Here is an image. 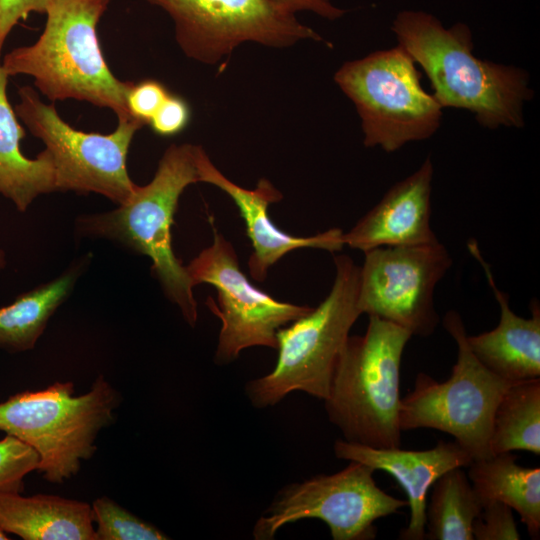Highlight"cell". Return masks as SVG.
I'll return each instance as SVG.
<instances>
[{"instance_id":"cell-1","label":"cell","mask_w":540,"mask_h":540,"mask_svg":"<svg viewBox=\"0 0 540 540\" xmlns=\"http://www.w3.org/2000/svg\"><path fill=\"white\" fill-rule=\"evenodd\" d=\"M392 31L426 72L442 108L466 109L488 128L523 126V105L533 95L526 72L475 57L465 24L446 29L431 14L402 11Z\"/></svg>"},{"instance_id":"cell-2","label":"cell","mask_w":540,"mask_h":540,"mask_svg":"<svg viewBox=\"0 0 540 540\" xmlns=\"http://www.w3.org/2000/svg\"><path fill=\"white\" fill-rule=\"evenodd\" d=\"M110 0H52L38 40L4 56L8 76H31L48 100L75 99L111 109L118 120L134 118L127 106L133 84L114 76L103 56L97 25Z\"/></svg>"},{"instance_id":"cell-27","label":"cell","mask_w":540,"mask_h":540,"mask_svg":"<svg viewBox=\"0 0 540 540\" xmlns=\"http://www.w3.org/2000/svg\"><path fill=\"white\" fill-rule=\"evenodd\" d=\"M170 92L159 81L146 79L131 85L127 93V106L130 114L144 125L157 112Z\"/></svg>"},{"instance_id":"cell-4","label":"cell","mask_w":540,"mask_h":540,"mask_svg":"<svg viewBox=\"0 0 540 540\" xmlns=\"http://www.w3.org/2000/svg\"><path fill=\"white\" fill-rule=\"evenodd\" d=\"M411 337L406 329L377 316H369L363 335L348 337L324 400L328 419L345 441L401 447L400 370Z\"/></svg>"},{"instance_id":"cell-30","label":"cell","mask_w":540,"mask_h":540,"mask_svg":"<svg viewBox=\"0 0 540 540\" xmlns=\"http://www.w3.org/2000/svg\"><path fill=\"white\" fill-rule=\"evenodd\" d=\"M294 13L311 11L315 14L335 20L344 14V10L334 6L330 0H278Z\"/></svg>"},{"instance_id":"cell-6","label":"cell","mask_w":540,"mask_h":540,"mask_svg":"<svg viewBox=\"0 0 540 540\" xmlns=\"http://www.w3.org/2000/svg\"><path fill=\"white\" fill-rule=\"evenodd\" d=\"M119 402V393L102 375L77 396L73 383L56 382L1 402L0 430L36 451L37 471L45 480L62 483L92 457L96 438L112 422Z\"/></svg>"},{"instance_id":"cell-18","label":"cell","mask_w":540,"mask_h":540,"mask_svg":"<svg viewBox=\"0 0 540 540\" xmlns=\"http://www.w3.org/2000/svg\"><path fill=\"white\" fill-rule=\"evenodd\" d=\"M0 526L24 540H96L91 505L56 495L0 492Z\"/></svg>"},{"instance_id":"cell-31","label":"cell","mask_w":540,"mask_h":540,"mask_svg":"<svg viewBox=\"0 0 540 540\" xmlns=\"http://www.w3.org/2000/svg\"><path fill=\"white\" fill-rule=\"evenodd\" d=\"M6 265V255L5 252L0 249V270L3 269Z\"/></svg>"},{"instance_id":"cell-5","label":"cell","mask_w":540,"mask_h":540,"mask_svg":"<svg viewBox=\"0 0 540 540\" xmlns=\"http://www.w3.org/2000/svg\"><path fill=\"white\" fill-rule=\"evenodd\" d=\"M333 261L335 276L328 295L277 331L278 357L273 370L246 383L245 394L254 407L276 405L294 391L323 401L327 398L350 330L362 315L358 307L360 266L344 254L334 255Z\"/></svg>"},{"instance_id":"cell-9","label":"cell","mask_w":540,"mask_h":540,"mask_svg":"<svg viewBox=\"0 0 540 540\" xmlns=\"http://www.w3.org/2000/svg\"><path fill=\"white\" fill-rule=\"evenodd\" d=\"M15 113L50 154L57 191L100 194L118 205L137 185L127 170V155L135 133L144 126L136 119L118 120L109 134L84 132L65 122L55 105L41 101L31 86L18 90Z\"/></svg>"},{"instance_id":"cell-32","label":"cell","mask_w":540,"mask_h":540,"mask_svg":"<svg viewBox=\"0 0 540 540\" xmlns=\"http://www.w3.org/2000/svg\"><path fill=\"white\" fill-rule=\"evenodd\" d=\"M8 539L9 537L7 536V533L0 526V540H8Z\"/></svg>"},{"instance_id":"cell-15","label":"cell","mask_w":540,"mask_h":540,"mask_svg":"<svg viewBox=\"0 0 540 540\" xmlns=\"http://www.w3.org/2000/svg\"><path fill=\"white\" fill-rule=\"evenodd\" d=\"M433 164L428 157L407 178L394 184L366 214L343 233L345 246L367 252L378 247L437 241L431 227Z\"/></svg>"},{"instance_id":"cell-3","label":"cell","mask_w":540,"mask_h":540,"mask_svg":"<svg viewBox=\"0 0 540 540\" xmlns=\"http://www.w3.org/2000/svg\"><path fill=\"white\" fill-rule=\"evenodd\" d=\"M197 146L170 145L147 185H137L115 210L82 216L77 223L85 234L113 239L149 257L164 294L192 327L198 320L194 286L173 251L171 229L181 194L199 182Z\"/></svg>"},{"instance_id":"cell-14","label":"cell","mask_w":540,"mask_h":540,"mask_svg":"<svg viewBox=\"0 0 540 540\" xmlns=\"http://www.w3.org/2000/svg\"><path fill=\"white\" fill-rule=\"evenodd\" d=\"M197 169L199 182L216 186L225 192L238 208L253 248L248 269L254 280L264 281L269 269L291 251L312 248L335 253L345 246L344 232L340 228H330L308 237L293 236L278 228L270 219L268 208L283 196L269 180L260 179L254 189L241 187L213 164L201 146H197Z\"/></svg>"},{"instance_id":"cell-16","label":"cell","mask_w":540,"mask_h":540,"mask_svg":"<svg viewBox=\"0 0 540 540\" xmlns=\"http://www.w3.org/2000/svg\"><path fill=\"white\" fill-rule=\"evenodd\" d=\"M337 458L357 461L393 476L408 497L410 518L400 539L424 540L427 494L435 481L453 468L468 467L471 456L455 441H439L427 450L373 448L338 439L334 443Z\"/></svg>"},{"instance_id":"cell-13","label":"cell","mask_w":540,"mask_h":540,"mask_svg":"<svg viewBox=\"0 0 540 540\" xmlns=\"http://www.w3.org/2000/svg\"><path fill=\"white\" fill-rule=\"evenodd\" d=\"M364 254L358 289L361 314L392 322L412 336L432 335L440 321L435 288L453 263L447 248L437 240L378 247Z\"/></svg>"},{"instance_id":"cell-29","label":"cell","mask_w":540,"mask_h":540,"mask_svg":"<svg viewBox=\"0 0 540 540\" xmlns=\"http://www.w3.org/2000/svg\"><path fill=\"white\" fill-rule=\"evenodd\" d=\"M51 1L0 0V56L3 44L13 27L33 12L45 14Z\"/></svg>"},{"instance_id":"cell-23","label":"cell","mask_w":540,"mask_h":540,"mask_svg":"<svg viewBox=\"0 0 540 540\" xmlns=\"http://www.w3.org/2000/svg\"><path fill=\"white\" fill-rule=\"evenodd\" d=\"M432 486L426 506L425 539L473 540L472 526L482 503L467 474L462 468H453Z\"/></svg>"},{"instance_id":"cell-11","label":"cell","mask_w":540,"mask_h":540,"mask_svg":"<svg viewBox=\"0 0 540 540\" xmlns=\"http://www.w3.org/2000/svg\"><path fill=\"white\" fill-rule=\"evenodd\" d=\"M374 471L361 462L350 461L336 473L283 488L256 521L254 539H273L281 527L303 519L325 522L334 540L374 539V522L408 505L383 491L373 478Z\"/></svg>"},{"instance_id":"cell-10","label":"cell","mask_w":540,"mask_h":540,"mask_svg":"<svg viewBox=\"0 0 540 540\" xmlns=\"http://www.w3.org/2000/svg\"><path fill=\"white\" fill-rule=\"evenodd\" d=\"M212 244L195 256L186 271L195 287L207 283L215 287L217 300L206 301L221 321L215 363L235 361L247 348H277V331L307 314L313 307L276 300L253 285L240 268L230 241L217 231L212 221Z\"/></svg>"},{"instance_id":"cell-24","label":"cell","mask_w":540,"mask_h":540,"mask_svg":"<svg viewBox=\"0 0 540 540\" xmlns=\"http://www.w3.org/2000/svg\"><path fill=\"white\" fill-rule=\"evenodd\" d=\"M96 540H165L169 537L149 522L140 519L108 496L91 505Z\"/></svg>"},{"instance_id":"cell-7","label":"cell","mask_w":540,"mask_h":540,"mask_svg":"<svg viewBox=\"0 0 540 540\" xmlns=\"http://www.w3.org/2000/svg\"><path fill=\"white\" fill-rule=\"evenodd\" d=\"M443 326L457 345V360L446 381L419 373L414 387L401 398L403 431L432 428L450 434L472 458L493 455L492 421L497 404L512 384L489 371L472 353L460 314L446 312Z\"/></svg>"},{"instance_id":"cell-19","label":"cell","mask_w":540,"mask_h":540,"mask_svg":"<svg viewBox=\"0 0 540 540\" xmlns=\"http://www.w3.org/2000/svg\"><path fill=\"white\" fill-rule=\"evenodd\" d=\"M8 77L0 64V195L25 212L38 196L57 191L56 173L46 149L35 159L22 153L25 130L7 98Z\"/></svg>"},{"instance_id":"cell-8","label":"cell","mask_w":540,"mask_h":540,"mask_svg":"<svg viewBox=\"0 0 540 540\" xmlns=\"http://www.w3.org/2000/svg\"><path fill=\"white\" fill-rule=\"evenodd\" d=\"M334 80L357 109L366 147L394 152L440 126L442 107L422 88L414 60L400 45L344 63Z\"/></svg>"},{"instance_id":"cell-25","label":"cell","mask_w":540,"mask_h":540,"mask_svg":"<svg viewBox=\"0 0 540 540\" xmlns=\"http://www.w3.org/2000/svg\"><path fill=\"white\" fill-rule=\"evenodd\" d=\"M38 466L33 448L11 435L0 439V492H21L24 477Z\"/></svg>"},{"instance_id":"cell-28","label":"cell","mask_w":540,"mask_h":540,"mask_svg":"<svg viewBox=\"0 0 540 540\" xmlns=\"http://www.w3.org/2000/svg\"><path fill=\"white\" fill-rule=\"evenodd\" d=\"M190 119L191 108L188 102L181 96L170 93L148 125L155 134L169 137L181 133Z\"/></svg>"},{"instance_id":"cell-12","label":"cell","mask_w":540,"mask_h":540,"mask_svg":"<svg viewBox=\"0 0 540 540\" xmlns=\"http://www.w3.org/2000/svg\"><path fill=\"white\" fill-rule=\"evenodd\" d=\"M173 20L184 54L215 64L244 42L287 47L301 40L322 41L278 0H147Z\"/></svg>"},{"instance_id":"cell-22","label":"cell","mask_w":540,"mask_h":540,"mask_svg":"<svg viewBox=\"0 0 540 540\" xmlns=\"http://www.w3.org/2000/svg\"><path fill=\"white\" fill-rule=\"evenodd\" d=\"M490 448L493 454L524 450L540 455V378L505 390L494 412Z\"/></svg>"},{"instance_id":"cell-26","label":"cell","mask_w":540,"mask_h":540,"mask_svg":"<svg viewBox=\"0 0 540 540\" xmlns=\"http://www.w3.org/2000/svg\"><path fill=\"white\" fill-rule=\"evenodd\" d=\"M473 540H518L513 509L505 503L489 500L482 504V510L472 526Z\"/></svg>"},{"instance_id":"cell-21","label":"cell","mask_w":540,"mask_h":540,"mask_svg":"<svg viewBox=\"0 0 540 540\" xmlns=\"http://www.w3.org/2000/svg\"><path fill=\"white\" fill-rule=\"evenodd\" d=\"M77 276L78 269H71L0 308V348L9 352L34 348L50 317L71 292Z\"/></svg>"},{"instance_id":"cell-20","label":"cell","mask_w":540,"mask_h":540,"mask_svg":"<svg viewBox=\"0 0 540 540\" xmlns=\"http://www.w3.org/2000/svg\"><path fill=\"white\" fill-rule=\"evenodd\" d=\"M511 452L469 464L467 476L481 503L495 500L515 510L533 539L540 536V469L521 466Z\"/></svg>"},{"instance_id":"cell-17","label":"cell","mask_w":540,"mask_h":540,"mask_svg":"<svg viewBox=\"0 0 540 540\" xmlns=\"http://www.w3.org/2000/svg\"><path fill=\"white\" fill-rule=\"evenodd\" d=\"M467 247L482 266L500 307V320L494 329L473 336L467 334L469 348L482 365L509 383L540 378L539 302L531 301L530 318L516 315L509 306V296L497 287L477 242L470 239Z\"/></svg>"}]
</instances>
